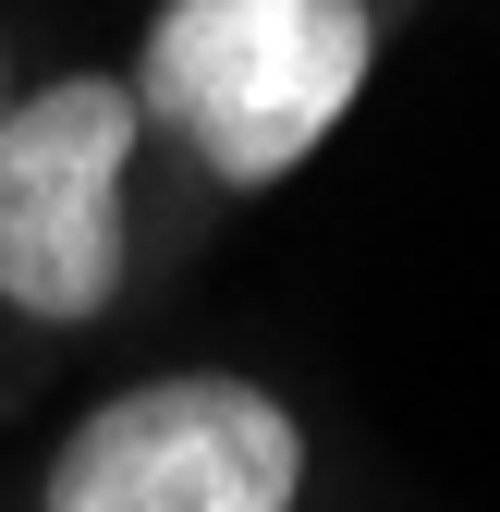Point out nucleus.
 <instances>
[{
	"label": "nucleus",
	"mask_w": 500,
	"mask_h": 512,
	"mask_svg": "<svg viewBox=\"0 0 500 512\" xmlns=\"http://www.w3.org/2000/svg\"><path fill=\"white\" fill-rule=\"evenodd\" d=\"M0 110H13V37H0Z\"/></svg>",
	"instance_id": "nucleus-4"
},
{
	"label": "nucleus",
	"mask_w": 500,
	"mask_h": 512,
	"mask_svg": "<svg viewBox=\"0 0 500 512\" xmlns=\"http://www.w3.org/2000/svg\"><path fill=\"white\" fill-rule=\"evenodd\" d=\"M135 183L147 122L122 74H37L0 110V317L74 342L135 281Z\"/></svg>",
	"instance_id": "nucleus-2"
},
{
	"label": "nucleus",
	"mask_w": 500,
	"mask_h": 512,
	"mask_svg": "<svg viewBox=\"0 0 500 512\" xmlns=\"http://www.w3.org/2000/svg\"><path fill=\"white\" fill-rule=\"evenodd\" d=\"M305 415L244 366H159L61 427L37 512H305Z\"/></svg>",
	"instance_id": "nucleus-3"
},
{
	"label": "nucleus",
	"mask_w": 500,
	"mask_h": 512,
	"mask_svg": "<svg viewBox=\"0 0 500 512\" xmlns=\"http://www.w3.org/2000/svg\"><path fill=\"white\" fill-rule=\"evenodd\" d=\"M391 0H159L135 37V122L208 196H269L379 86Z\"/></svg>",
	"instance_id": "nucleus-1"
}]
</instances>
